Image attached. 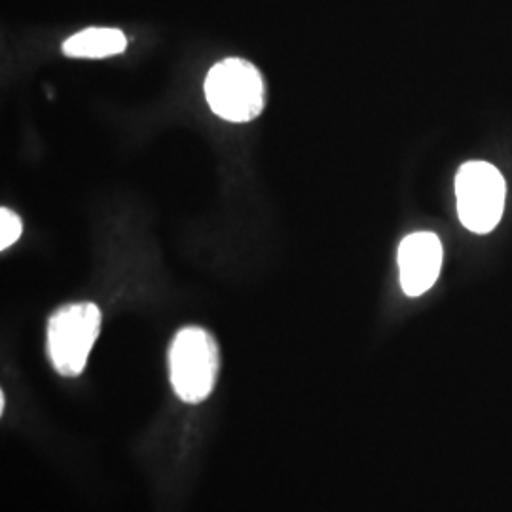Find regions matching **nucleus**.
Masks as SVG:
<instances>
[{
  "instance_id": "1",
  "label": "nucleus",
  "mask_w": 512,
  "mask_h": 512,
  "mask_svg": "<svg viewBox=\"0 0 512 512\" xmlns=\"http://www.w3.org/2000/svg\"><path fill=\"white\" fill-rule=\"evenodd\" d=\"M203 92L211 110L232 124L253 122L266 107V82L255 65L241 57L213 65Z\"/></svg>"
},
{
  "instance_id": "2",
  "label": "nucleus",
  "mask_w": 512,
  "mask_h": 512,
  "mask_svg": "<svg viewBox=\"0 0 512 512\" xmlns=\"http://www.w3.org/2000/svg\"><path fill=\"white\" fill-rule=\"evenodd\" d=\"M220 355L215 338L202 327H184L169 348V376L179 399L203 403L215 389Z\"/></svg>"
},
{
  "instance_id": "3",
  "label": "nucleus",
  "mask_w": 512,
  "mask_h": 512,
  "mask_svg": "<svg viewBox=\"0 0 512 512\" xmlns=\"http://www.w3.org/2000/svg\"><path fill=\"white\" fill-rule=\"evenodd\" d=\"M101 310L92 302L67 304L48 321V355L61 376L76 378L88 365L101 334Z\"/></svg>"
},
{
  "instance_id": "4",
  "label": "nucleus",
  "mask_w": 512,
  "mask_h": 512,
  "mask_svg": "<svg viewBox=\"0 0 512 512\" xmlns=\"http://www.w3.org/2000/svg\"><path fill=\"white\" fill-rule=\"evenodd\" d=\"M505 179L488 162H467L456 175V196L461 224L475 232L488 234L499 224L505 209Z\"/></svg>"
},
{
  "instance_id": "5",
  "label": "nucleus",
  "mask_w": 512,
  "mask_h": 512,
  "mask_svg": "<svg viewBox=\"0 0 512 512\" xmlns=\"http://www.w3.org/2000/svg\"><path fill=\"white\" fill-rule=\"evenodd\" d=\"M442 245L433 232H416L403 239L399 247L401 285L408 296L427 293L439 279Z\"/></svg>"
},
{
  "instance_id": "6",
  "label": "nucleus",
  "mask_w": 512,
  "mask_h": 512,
  "mask_svg": "<svg viewBox=\"0 0 512 512\" xmlns=\"http://www.w3.org/2000/svg\"><path fill=\"white\" fill-rule=\"evenodd\" d=\"M128 48V38L120 29L88 27L63 42V54L74 59H105Z\"/></svg>"
},
{
  "instance_id": "7",
  "label": "nucleus",
  "mask_w": 512,
  "mask_h": 512,
  "mask_svg": "<svg viewBox=\"0 0 512 512\" xmlns=\"http://www.w3.org/2000/svg\"><path fill=\"white\" fill-rule=\"evenodd\" d=\"M23 232V222L18 213H14L8 207L0 209V249L6 251L8 247H12Z\"/></svg>"
}]
</instances>
